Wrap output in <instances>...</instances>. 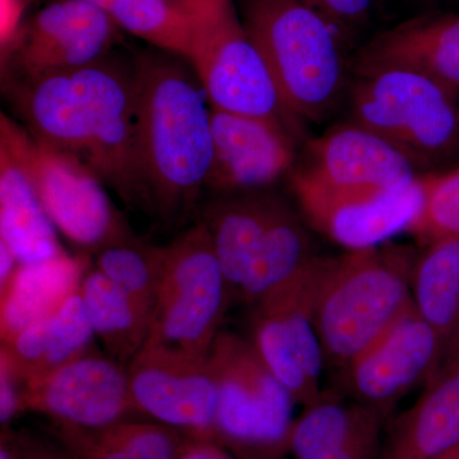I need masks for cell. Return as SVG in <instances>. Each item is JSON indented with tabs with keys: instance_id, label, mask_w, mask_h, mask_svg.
<instances>
[{
	"instance_id": "obj_32",
	"label": "cell",
	"mask_w": 459,
	"mask_h": 459,
	"mask_svg": "<svg viewBox=\"0 0 459 459\" xmlns=\"http://www.w3.org/2000/svg\"><path fill=\"white\" fill-rule=\"evenodd\" d=\"M3 443L7 444L16 459H82L65 444L47 442L25 431L17 434L5 431Z\"/></svg>"
},
{
	"instance_id": "obj_10",
	"label": "cell",
	"mask_w": 459,
	"mask_h": 459,
	"mask_svg": "<svg viewBox=\"0 0 459 459\" xmlns=\"http://www.w3.org/2000/svg\"><path fill=\"white\" fill-rule=\"evenodd\" d=\"M419 178L401 189L351 188L332 186L303 169L292 174L291 186L310 225L356 252L406 232L421 197Z\"/></svg>"
},
{
	"instance_id": "obj_2",
	"label": "cell",
	"mask_w": 459,
	"mask_h": 459,
	"mask_svg": "<svg viewBox=\"0 0 459 459\" xmlns=\"http://www.w3.org/2000/svg\"><path fill=\"white\" fill-rule=\"evenodd\" d=\"M138 134L148 207L166 217L190 210L213 166L212 107L183 57H134Z\"/></svg>"
},
{
	"instance_id": "obj_20",
	"label": "cell",
	"mask_w": 459,
	"mask_h": 459,
	"mask_svg": "<svg viewBox=\"0 0 459 459\" xmlns=\"http://www.w3.org/2000/svg\"><path fill=\"white\" fill-rule=\"evenodd\" d=\"M91 268L89 253H68L49 261L21 264L7 289L0 291V333L9 343L30 325L57 312L80 291Z\"/></svg>"
},
{
	"instance_id": "obj_28",
	"label": "cell",
	"mask_w": 459,
	"mask_h": 459,
	"mask_svg": "<svg viewBox=\"0 0 459 459\" xmlns=\"http://www.w3.org/2000/svg\"><path fill=\"white\" fill-rule=\"evenodd\" d=\"M164 259L165 247L131 237L96 253L95 267L152 319Z\"/></svg>"
},
{
	"instance_id": "obj_25",
	"label": "cell",
	"mask_w": 459,
	"mask_h": 459,
	"mask_svg": "<svg viewBox=\"0 0 459 459\" xmlns=\"http://www.w3.org/2000/svg\"><path fill=\"white\" fill-rule=\"evenodd\" d=\"M416 312L442 338L446 351L459 340V238L429 244L413 264Z\"/></svg>"
},
{
	"instance_id": "obj_35",
	"label": "cell",
	"mask_w": 459,
	"mask_h": 459,
	"mask_svg": "<svg viewBox=\"0 0 459 459\" xmlns=\"http://www.w3.org/2000/svg\"><path fill=\"white\" fill-rule=\"evenodd\" d=\"M23 0H2V21H0V42L3 54L16 39L22 21Z\"/></svg>"
},
{
	"instance_id": "obj_27",
	"label": "cell",
	"mask_w": 459,
	"mask_h": 459,
	"mask_svg": "<svg viewBox=\"0 0 459 459\" xmlns=\"http://www.w3.org/2000/svg\"><path fill=\"white\" fill-rule=\"evenodd\" d=\"M57 440L82 459H177L186 435L160 422H117L101 429L54 425Z\"/></svg>"
},
{
	"instance_id": "obj_1",
	"label": "cell",
	"mask_w": 459,
	"mask_h": 459,
	"mask_svg": "<svg viewBox=\"0 0 459 459\" xmlns=\"http://www.w3.org/2000/svg\"><path fill=\"white\" fill-rule=\"evenodd\" d=\"M7 90L35 140L82 162L126 204L148 205L134 59L110 54L74 71L8 80Z\"/></svg>"
},
{
	"instance_id": "obj_3",
	"label": "cell",
	"mask_w": 459,
	"mask_h": 459,
	"mask_svg": "<svg viewBox=\"0 0 459 459\" xmlns=\"http://www.w3.org/2000/svg\"><path fill=\"white\" fill-rule=\"evenodd\" d=\"M241 20L287 110L298 119L327 117L346 80L336 27L303 0H246Z\"/></svg>"
},
{
	"instance_id": "obj_7",
	"label": "cell",
	"mask_w": 459,
	"mask_h": 459,
	"mask_svg": "<svg viewBox=\"0 0 459 459\" xmlns=\"http://www.w3.org/2000/svg\"><path fill=\"white\" fill-rule=\"evenodd\" d=\"M459 96L419 72L386 68L361 74L352 89L353 123L376 133L416 166L459 144Z\"/></svg>"
},
{
	"instance_id": "obj_36",
	"label": "cell",
	"mask_w": 459,
	"mask_h": 459,
	"mask_svg": "<svg viewBox=\"0 0 459 459\" xmlns=\"http://www.w3.org/2000/svg\"><path fill=\"white\" fill-rule=\"evenodd\" d=\"M21 263L4 243L0 241V291L7 289Z\"/></svg>"
},
{
	"instance_id": "obj_34",
	"label": "cell",
	"mask_w": 459,
	"mask_h": 459,
	"mask_svg": "<svg viewBox=\"0 0 459 459\" xmlns=\"http://www.w3.org/2000/svg\"><path fill=\"white\" fill-rule=\"evenodd\" d=\"M177 459H232V457L217 440L184 437Z\"/></svg>"
},
{
	"instance_id": "obj_8",
	"label": "cell",
	"mask_w": 459,
	"mask_h": 459,
	"mask_svg": "<svg viewBox=\"0 0 459 459\" xmlns=\"http://www.w3.org/2000/svg\"><path fill=\"white\" fill-rule=\"evenodd\" d=\"M0 120V150L25 172L60 234L89 255L133 237L104 183L89 168L35 140L4 113Z\"/></svg>"
},
{
	"instance_id": "obj_4",
	"label": "cell",
	"mask_w": 459,
	"mask_h": 459,
	"mask_svg": "<svg viewBox=\"0 0 459 459\" xmlns=\"http://www.w3.org/2000/svg\"><path fill=\"white\" fill-rule=\"evenodd\" d=\"M413 258L403 247H376L329 259L316 299L325 359L346 368L413 307Z\"/></svg>"
},
{
	"instance_id": "obj_23",
	"label": "cell",
	"mask_w": 459,
	"mask_h": 459,
	"mask_svg": "<svg viewBox=\"0 0 459 459\" xmlns=\"http://www.w3.org/2000/svg\"><path fill=\"white\" fill-rule=\"evenodd\" d=\"M0 241L21 264L66 253L29 178L4 150H0Z\"/></svg>"
},
{
	"instance_id": "obj_19",
	"label": "cell",
	"mask_w": 459,
	"mask_h": 459,
	"mask_svg": "<svg viewBox=\"0 0 459 459\" xmlns=\"http://www.w3.org/2000/svg\"><path fill=\"white\" fill-rule=\"evenodd\" d=\"M383 412L322 394L295 420L289 451L296 459H380Z\"/></svg>"
},
{
	"instance_id": "obj_33",
	"label": "cell",
	"mask_w": 459,
	"mask_h": 459,
	"mask_svg": "<svg viewBox=\"0 0 459 459\" xmlns=\"http://www.w3.org/2000/svg\"><path fill=\"white\" fill-rule=\"evenodd\" d=\"M25 385L14 373L11 362L0 353V422L3 429L11 424L18 413L23 412Z\"/></svg>"
},
{
	"instance_id": "obj_24",
	"label": "cell",
	"mask_w": 459,
	"mask_h": 459,
	"mask_svg": "<svg viewBox=\"0 0 459 459\" xmlns=\"http://www.w3.org/2000/svg\"><path fill=\"white\" fill-rule=\"evenodd\" d=\"M316 256L300 220L279 199L238 299L255 307L291 282Z\"/></svg>"
},
{
	"instance_id": "obj_30",
	"label": "cell",
	"mask_w": 459,
	"mask_h": 459,
	"mask_svg": "<svg viewBox=\"0 0 459 459\" xmlns=\"http://www.w3.org/2000/svg\"><path fill=\"white\" fill-rule=\"evenodd\" d=\"M420 204L407 234L422 246L459 238V166L440 174L420 175Z\"/></svg>"
},
{
	"instance_id": "obj_37",
	"label": "cell",
	"mask_w": 459,
	"mask_h": 459,
	"mask_svg": "<svg viewBox=\"0 0 459 459\" xmlns=\"http://www.w3.org/2000/svg\"><path fill=\"white\" fill-rule=\"evenodd\" d=\"M0 459H16L14 458L13 453H12L11 448L7 446V444H2V451H0Z\"/></svg>"
},
{
	"instance_id": "obj_16",
	"label": "cell",
	"mask_w": 459,
	"mask_h": 459,
	"mask_svg": "<svg viewBox=\"0 0 459 459\" xmlns=\"http://www.w3.org/2000/svg\"><path fill=\"white\" fill-rule=\"evenodd\" d=\"M309 155L312 164L305 170L332 186L401 189L419 178L409 157L356 123L334 126L310 142Z\"/></svg>"
},
{
	"instance_id": "obj_15",
	"label": "cell",
	"mask_w": 459,
	"mask_h": 459,
	"mask_svg": "<svg viewBox=\"0 0 459 459\" xmlns=\"http://www.w3.org/2000/svg\"><path fill=\"white\" fill-rule=\"evenodd\" d=\"M213 166L208 188L258 190L290 171L295 133L282 123L212 108Z\"/></svg>"
},
{
	"instance_id": "obj_26",
	"label": "cell",
	"mask_w": 459,
	"mask_h": 459,
	"mask_svg": "<svg viewBox=\"0 0 459 459\" xmlns=\"http://www.w3.org/2000/svg\"><path fill=\"white\" fill-rule=\"evenodd\" d=\"M80 292L96 338L110 358L128 368L146 344L151 316L96 267L87 271Z\"/></svg>"
},
{
	"instance_id": "obj_17",
	"label": "cell",
	"mask_w": 459,
	"mask_h": 459,
	"mask_svg": "<svg viewBox=\"0 0 459 459\" xmlns=\"http://www.w3.org/2000/svg\"><path fill=\"white\" fill-rule=\"evenodd\" d=\"M386 68L419 72L459 96V13L412 18L359 53V75Z\"/></svg>"
},
{
	"instance_id": "obj_14",
	"label": "cell",
	"mask_w": 459,
	"mask_h": 459,
	"mask_svg": "<svg viewBox=\"0 0 459 459\" xmlns=\"http://www.w3.org/2000/svg\"><path fill=\"white\" fill-rule=\"evenodd\" d=\"M446 355L442 338L412 307L344 370L356 400L385 413L413 386L427 385Z\"/></svg>"
},
{
	"instance_id": "obj_6",
	"label": "cell",
	"mask_w": 459,
	"mask_h": 459,
	"mask_svg": "<svg viewBox=\"0 0 459 459\" xmlns=\"http://www.w3.org/2000/svg\"><path fill=\"white\" fill-rule=\"evenodd\" d=\"M217 386L216 440L241 459L289 451L296 401L263 364L247 338L220 331L207 353Z\"/></svg>"
},
{
	"instance_id": "obj_12",
	"label": "cell",
	"mask_w": 459,
	"mask_h": 459,
	"mask_svg": "<svg viewBox=\"0 0 459 459\" xmlns=\"http://www.w3.org/2000/svg\"><path fill=\"white\" fill-rule=\"evenodd\" d=\"M126 371L137 412L186 437L216 440L219 397L207 358L143 347Z\"/></svg>"
},
{
	"instance_id": "obj_22",
	"label": "cell",
	"mask_w": 459,
	"mask_h": 459,
	"mask_svg": "<svg viewBox=\"0 0 459 459\" xmlns=\"http://www.w3.org/2000/svg\"><path fill=\"white\" fill-rule=\"evenodd\" d=\"M279 199L246 193L217 199L205 208L201 221L210 231L230 298H238L246 282Z\"/></svg>"
},
{
	"instance_id": "obj_13",
	"label": "cell",
	"mask_w": 459,
	"mask_h": 459,
	"mask_svg": "<svg viewBox=\"0 0 459 459\" xmlns=\"http://www.w3.org/2000/svg\"><path fill=\"white\" fill-rule=\"evenodd\" d=\"M23 411L42 413L54 425L101 429L126 421L137 410L126 368L95 349L26 385Z\"/></svg>"
},
{
	"instance_id": "obj_21",
	"label": "cell",
	"mask_w": 459,
	"mask_h": 459,
	"mask_svg": "<svg viewBox=\"0 0 459 459\" xmlns=\"http://www.w3.org/2000/svg\"><path fill=\"white\" fill-rule=\"evenodd\" d=\"M95 338L78 291L57 312L30 325L12 342L2 343L0 353L26 386L95 350Z\"/></svg>"
},
{
	"instance_id": "obj_39",
	"label": "cell",
	"mask_w": 459,
	"mask_h": 459,
	"mask_svg": "<svg viewBox=\"0 0 459 459\" xmlns=\"http://www.w3.org/2000/svg\"><path fill=\"white\" fill-rule=\"evenodd\" d=\"M304 3H307V5H310L312 7L314 0H303Z\"/></svg>"
},
{
	"instance_id": "obj_40",
	"label": "cell",
	"mask_w": 459,
	"mask_h": 459,
	"mask_svg": "<svg viewBox=\"0 0 459 459\" xmlns=\"http://www.w3.org/2000/svg\"><path fill=\"white\" fill-rule=\"evenodd\" d=\"M458 114H459V101H458Z\"/></svg>"
},
{
	"instance_id": "obj_11",
	"label": "cell",
	"mask_w": 459,
	"mask_h": 459,
	"mask_svg": "<svg viewBox=\"0 0 459 459\" xmlns=\"http://www.w3.org/2000/svg\"><path fill=\"white\" fill-rule=\"evenodd\" d=\"M119 26L86 0H56L21 26L3 54L8 80L74 71L110 56ZM3 59V60H4Z\"/></svg>"
},
{
	"instance_id": "obj_18",
	"label": "cell",
	"mask_w": 459,
	"mask_h": 459,
	"mask_svg": "<svg viewBox=\"0 0 459 459\" xmlns=\"http://www.w3.org/2000/svg\"><path fill=\"white\" fill-rule=\"evenodd\" d=\"M459 446V340L416 403L401 416L380 459H437Z\"/></svg>"
},
{
	"instance_id": "obj_29",
	"label": "cell",
	"mask_w": 459,
	"mask_h": 459,
	"mask_svg": "<svg viewBox=\"0 0 459 459\" xmlns=\"http://www.w3.org/2000/svg\"><path fill=\"white\" fill-rule=\"evenodd\" d=\"M101 9L119 29L156 49L180 57L186 51V25L175 0H86Z\"/></svg>"
},
{
	"instance_id": "obj_31",
	"label": "cell",
	"mask_w": 459,
	"mask_h": 459,
	"mask_svg": "<svg viewBox=\"0 0 459 459\" xmlns=\"http://www.w3.org/2000/svg\"><path fill=\"white\" fill-rule=\"evenodd\" d=\"M379 0H314L312 8L328 20L341 35L369 23Z\"/></svg>"
},
{
	"instance_id": "obj_9",
	"label": "cell",
	"mask_w": 459,
	"mask_h": 459,
	"mask_svg": "<svg viewBox=\"0 0 459 459\" xmlns=\"http://www.w3.org/2000/svg\"><path fill=\"white\" fill-rule=\"evenodd\" d=\"M230 299L210 231L199 220L165 246L164 270L144 347L207 358Z\"/></svg>"
},
{
	"instance_id": "obj_38",
	"label": "cell",
	"mask_w": 459,
	"mask_h": 459,
	"mask_svg": "<svg viewBox=\"0 0 459 459\" xmlns=\"http://www.w3.org/2000/svg\"><path fill=\"white\" fill-rule=\"evenodd\" d=\"M437 459H459V446L457 448L452 449V451L440 455V457Z\"/></svg>"
},
{
	"instance_id": "obj_5",
	"label": "cell",
	"mask_w": 459,
	"mask_h": 459,
	"mask_svg": "<svg viewBox=\"0 0 459 459\" xmlns=\"http://www.w3.org/2000/svg\"><path fill=\"white\" fill-rule=\"evenodd\" d=\"M186 25L183 59L197 75L211 107L282 123L295 133L262 54L232 0H175Z\"/></svg>"
}]
</instances>
